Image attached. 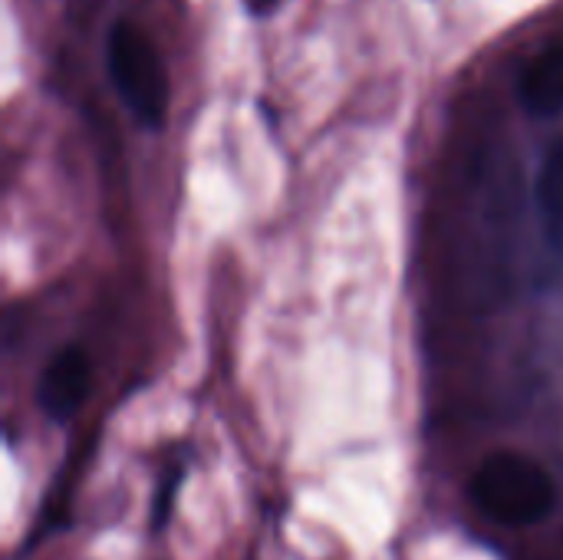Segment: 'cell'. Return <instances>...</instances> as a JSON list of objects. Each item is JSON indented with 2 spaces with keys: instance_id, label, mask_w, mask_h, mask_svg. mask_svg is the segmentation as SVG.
<instances>
[{
  "instance_id": "obj_1",
  "label": "cell",
  "mask_w": 563,
  "mask_h": 560,
  "mask_svg": "<svg viewBox=\"0 0 563 560\" xmlns=\"http://www.w3.org/2000/svg\"><path fill=\"white\" fill-rule=\"evenodd\" d=\"M472 505L495 525L528 528L544 521L558 505L554 475L531 455L501 449L478 462L468 479Z\"/></svg>"
},
{
  "instance_id": "obj_2",
  "label": "cell",
  "mask_w": 563,
  "mask_h": 560,
  "mask_svg": "<svg viewBox=\"0 0 563 560\" xmlns=\"http://www.w3.org/2000/svg\"><path fill=\"white\" fill-rule=\"evenodd\" d=\"M106 63L129 112L145 129H162L168 119V73L148 33L129 20L112 23L106 40Z\"/></svg>"
},
{
  "instance_id": "obj_3",
  "label": "cell",
  "mask_w": 563,
  "mask_h": 560,
  "mask_svg": "<svg viewBox=\"0 0 563 560\" xmlns=\"http://www.w3.org/2000/svg\"><path fill=\"white\" fill-rule=\"evenodd\" d=\"M92 389V363L82 347H63L36 383V403L46 419L69 422Z\"/></svg>"
},
{
  "instance_id": "obj_4",
  "label": "cell",
  "mask_w": 563,
  "mask_h": 560,
  "mask_svg": "<svg viewBox=\"0 0 563 560\" xmlns=\"http://www.w3.org/2000/svg\"><path fill=\"white\" fill-rule=\"evenodd\" d=\"M518 96H521V106L531 112V116H561L563 112V40L544 46L531 63L528 69L521 73V83H518Z\"/></svg>"
},
{
  "instance_id": "obj_5",
  "label": "cell",
  "mask_w": 563,
  "mask_h": 560,
  "mask_svg": "<svg viewBox=\"0 0 563 560\" xmlns=\"http://www.w3.org/2000/svg\"><path fill=\"white\" fill-rule=\"evenodd\" d=\"M538 211L548 241L563 251V139L554 142L544 155L541 175H538Z\"/></svg>"
},
{
  "instance_id": "obj_6",
  "label": "cell",
  "mask_w": 563,
  "mask_h": 560,
  "mask_svg": "<svg viewBox=\"0 0 563 560\" xmlns=\"http://www.w3.org/2000/svg\"><path fill=\"white\" fill-rule=\"evenodd\" d=\"M251 7V13H271L280 0H244Z\"/></svg>"
}]
</instances>
